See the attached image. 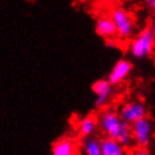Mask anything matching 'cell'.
<instances>
[{"instance_id": "17", "label": "cell", "mask_w": 155, "mask_h": 155, "mask_svg": "<svg viewBox=\"0 0 155 155\" xmlns=\"http://www.w3.org/2000/svg\"><path fill=\"white\" fill-rule=\"evenodd\" d=\"M152 29V31L154 33V35H155V15H154V18H153V20H152V25H151V27H150Z\"/></svg>"}, {"instance_id": "16", "label": "cell", "mask_w": 155, "mask_h": 155, "mask_svg": "<svg viewBox=\"0 0 155 155\" xmlns=\"http://www.w3.org/2000/svg\"><path fill=\"white\" fill-rule=\"evenodd\" d=\"M106 44L108 45V46H110V47H115V46H118V39H116V38H114V39H109V41H106Z\"/></svg>"}, {"instance_id": "4", "label": "cell", "mask_w": 155, "mask_h": 155, "mask_svg": "<svg viewBox=\"0 0 155 155\" xmlns=\"http://www.w3.org/2000/svg\"><path fill=\"white\" fill-rule=\"evenodd\" d=\"M120 119L132 126L136 121L147 117V108L143 101L132 100L124 102L118 108Z\"/></svg>"}, {"instance_id": "12", "label": "cell", "mask_w": 155, "mask_h": 155, "mask_svg": "<svg viewBox=\"0 0 155 155\" xmlns=\"http://www.w3.org/2000/svg\"><path fill=\"white\" fill-rule=\"evenodd\" d=\"M101 153L102 155H128L127 148L120 145L117 140L107 137L101 140Z\"/></svg>"}, {"instance_id": "5", "label": "cell", "mask_w": 155, "mask_h": 155, "mask_svg": "<svg viewBox=\"0 0 155 155\" xmlns=\"http://www.w3.org/2000/svg\"><path fill=\"white\" fill-rule=\"evenodd\" d=\"M154 125L148 117L136 121L132 125V133L134 144L138 148H147L153 137Z\"/></svg>"}, {"instance_id": "15", "label": "cell", "mask_w": 155, "mask_h": 155, "mask_svg": "<svg viewBox=\"0 0 155 155\" xmlns=\"http://www.w3.org/2000/svg\"><path fill=\"white\" fill-rule=\"evenodd\" d=\"M145 5H146V7H147L148 9L155 12V0H147V1L145 2Z\"/></svg>"}, {"instance_id": "7", "label": "cell", "mask_w": 155, "mask_h": 155, "mask_svg": "<svg viewBox=\"0 0 155 155\" xmlns=\"http://www.w3.org/2000/svg\"><path fill=\"white\" fill-rule=\"evenodd\" d=\"M133 70L132 62L127 58H120L119 61L114 65L110 73L108 75V81L113 85H118L124 82Z\"/></svg>"}, {"instance_id": "2", "label": "cell", "mask_w": 155, "mask_h": 155, "mask_svg": "<svg viewBox=\"0 0 155 155\" xmlns=\"http://www.w3.org/2000/svg\"><path fill=\"white\" fill-rule=\"evenodd\" d=\"M110 17L117 29V37L121 41L132 38L135 33V20L130 12L121 6H116L111 9Z\"/></svg>"}, {"instance_id": "6", "label": "cell", "mask_w": 155, "mask_h": 155, "mask_svg": "<svg viewBox=\"0 0 155 155\" xmlns=\"http://www.w3.org/2000/svg\"><path fill=\"white\" fill-rule=\"evenodd\" d=\"M91 90L96 94L94 106L98 109H106L113 94L114 85L108 81V79H99L92 83Z\"/></svg>"}, {"instance_id": "1", "label": "cell", "mask_w": 155, "mask_h": 155, "mask_svg": "<svg viewBox=\"0 0 155 155\" xmlns=\"http://www.w3.org/2000/svg\"><path fill=\"white\" fill-rule=\"evenodd\" d=\"M155 50V35L150 27H145L130 39L128 51L133 58L137 60L146 58L153 54Z\"/></svg>"}, {"instance_id": "14", "label": "cell", "mask_w": 155, "mask_h": 155, "mask_svg": "<svg viewBox=\"0 0 155 155\" xmlns=\"http://www.w3.org/2000/svg\"><path fill=\"white\" fill-rule=\"evenodd\" d=\"M133 155H151L150 151H148L147 148H137Z\"/></svg>"}, {"instance_id": "3", "label": "cell", "mask_w": 155, "mask_h": 155, "mask_svg": "<svg viewBox=\"0 0 155 155\" xmlns=\"http://www.w3.org/2000/svg\"><path fill=\"white\" fill-rule=\"evenodd\" d=\"M121 124L123 120L120 119L119 114L116 109L106 108L98 115V128L107 138L116 140Z\"/></svg>"}, {"instance_id": "10", "label": "cell", "mask_w": 155, "mask_h": 155, "mask_svg": "<svg viewBox=\"0 0 155 155\" xmlns=\"http://www.w3.org/2000/svg\"><path fill=\"white\" fill-rule=\"evenodd\" d=\"M98 128V115L89 114L80 118L77 125V132L81 138L91 137Z\"/></svg>"}, {"instance_id": "8", "label": "cell", "mask_w": 155, "mask_h": 155, "mask_svg": "<svg viewBox=\"0 0 155 155\" xmlns=\"http://www.w3.org/2000/svg\"><path fill=\"white\" fill-rule=\"evenodd\" d=\"M96 33L106 41L117 37V29L110 15H101L96 20Z\"/></svg>"}, {"instance_id": "11", "label": "cell", "mask_w": 155, "mask_h": 155, "mask_svg": "<svg viewBox=\"0 0 155 155\" xmlns=\"http://www.w3.org/2000/svg\"><path fill=\"white\" fill-rule=\"evenodd\" d=\"M79 148L81 155H102L101 153V140L97 136L82 138Z\"/></svg>"}, {"instance_id": "13", "label": "cell", "mask_w": 155, "mask_h": 155, "mask_svg": "<svg viewBox=\"0 0 155 155\" xmlns=\"http://www.w3.org/2000/svg\"><path fill=\"white\" fill-rule=\"evenodd\" d=\"M120 145H123L125 148H128L134 145V138H133L132 133V126L128 125L127 123L123 121L121 127H120L119 132L117 134L116 140Z\"/></svg>"}, {"instance_id": "9", "label": "cell", "mask_w": 155, "mask_h": 155, "mask_svg": "<svg viewBox=\"0 0 155 155\" xmlns=\"http://www.w3.org/2000/svg\"><path fill=\"white\" fill-rule=\"evenodd\" d=\"M52 155H79L78 144L72 137L63 136L52 144Z\"/></svg>"}]
</instances>
